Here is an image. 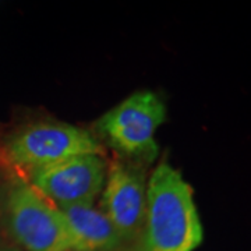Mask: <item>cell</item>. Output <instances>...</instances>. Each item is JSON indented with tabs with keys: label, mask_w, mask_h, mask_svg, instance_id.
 Masks as SVG:
<instances>
[{
	"label": "cell",
	"mask_w": 251,
	"mask_h": 251,
	"mask_svg": "<svg viewBox=\"0 0 251 251\" xmlns=\"http://www.w3.org/2000/svg\"><path fill=\"white\" fill-rule=\"evenodd\" d=\"M141 251H194L202 243L193 190L169 163L162 162L147 184Z\"/></svg>",
	"instance_id": "cell-1"
},
{
	"label": "cell",
	"mask_w": 251,
	"mask_h": 251,
	"mask_svg": "<svg viewBox=\"0 0 251 251\" xmlns=\"http://www.w3.org/2000/svg\"><path fill=\"white\" fill-rule=\"evenodd\" d=\"M165 119L161 98L151 91H138L100 117L97 130L122 156L151 163L158 155L155 134Z\"/></svg>",
	"instance_id": "cell-2"
},
{
	"label": "cell",
	"mask_w": 251,
	"mask_h": 251,
	"mask_svg": "<svg viewBox=\"0 0 251 251\" xmlns=\"http://www.w3.org/2000/svg\"><path fill=\"white\" fill-rule=\"evenodd\" d=\"M100 152L99 143L87 130L66 123H36L10 138L4 147V159L11 168L29 176L72 156Z\"/></svg>",
	"instance_id": "cell-3"
},
{
	"label": "cell",
	"mask_w": 251,
	"mask_h": 251,
	"mask_svg": "<svg viewBox=\"0 0 251 251\" xmlns=\"http://www.w3.org/2000/svg\"><path fill=\"white\" fill-rule=\"evenodd\" d=\"M6 208L10 232L27 251H72L60 209L27 181L11 187Z\"/></svg>",
	"instance_id": "cell-4"
},
{
	"label": "cell",
	"mask_w": 251,
	"mask_h": 251,
	"mask_svg": "<svg viewBox=\"0 0 251 251\" xmlns=\"http://www.w3.org/2000/svg\"><path fill=\"white\" fill-rule=\"evenodd\" d=\"M106 165L99 155H78L41 168L27 181L57 208L92 204L103 188Z\"/></svg>",
	"instance_id": "cell-5"
},
{
	"label": "cell",
	"mask_w": 251,
	"mask_h": 251,
	"mask_svg": "<svg viewBox=\"0 0 251 251\" xmlns=\"http://www.w3.org/2000/svg\"><path fill=\"white\" fill-rule=\"evenodd\" d=\"M147 184L140 168L113 162L106 169L100 211L115 226L122 240L131 239L143 229Z\"/></svg>",
	"instance_id": "cell-6"
},
{
	"label": "cell",
	"mask_w": 251,
	"mask_h": 251,
	"mask_svg": "<svg viewBox=\"0 0 251 251\" xmlns=\"http://www.w3.org/2000/svg\"><path fill=\"white\" fill-rule=\"evenodd\" d=\"M59 209L67 229L72 251H112L123 242L106 215L92 204Z\"/></svg>",
	"instance_id": "cell-7"
},
{
	"label": "cell",
	"mask_w": 251,
	"mask_h": 251,
	"mask_svg": "<svg viewBox=\"0 0 251 251\" xmlns=\"http://www.w3.org/2000/svg\"><path fill=\"white\" fill-rule=\"evenodd\" d=\"M0 251H18L17 249H13V247H4V249H0Z\"/></svg>",
	"instance_id": "cell-8"
}]
</instances>
